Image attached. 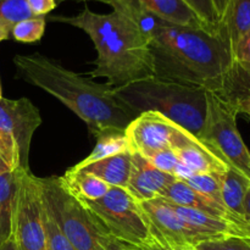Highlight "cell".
I'll return each instance as SVG.
<instances>
[{"label": "cell", "mask_w": 250, "mask_h": 250, "mask_svg": "<svg viewBox=\"0 0 250 250\" xmlns=\"http://www.w3.org/2000/svg\"><path fill=\"white\" fill-rule=\"evenodd\" d=\"M107 4L138 24L153 58L154 76L229 98L237 72L232 49L221 33L168 23L138 0H92Z\"/></svg>", "instance_id": "6da1fadb"}, {"label": "cell", "mask_w": 250, "mask_h": 250, "mask_svg": "<svg viewBox=\"0 0 250 250\" xmlns=\"http://www.w3.org/2000/svg\"><path fill=\"white\" fill-rule=\"evenodd\" d=\"M14 63L17 77L60 100L87 125L94 137L109 128L126 131L136 119L106 83H95L43 54L16 55Z\"/></svg>", "instance_id": "7a4b0ae2"}, {"label": "cell", "mask_w": 250, "mask_h": 250, "mask_svg": "<svg viewBox=\"0 0 250 250\" xmlns=\"http://www.w3.org/2000/svg\"><path fill=\"white\" fill-rule=\"evenodd\" d=\"M51 22H61L82 29L97 50L92 78H106L111 88L132 81L154 76L153 58L149 44L138 24L127 15L112 10L97 14L85 6L76 16H49Z\"/></svg>", "instance_id": "3957f363"}, {"label": "cell", "mask_w": 250, "mask_h": 250, "mask_svg": "<svg viewBox=\"0 0 250 250\" xmlns=\"http://www.w3.org/2000/svg\"><path fill=\"white\" fill-rule=\"evenodd\" d=\"M114 95L134 116L154 111L164 115L194 137L207 115V90L150 76L112 88Z\"/></svg>", "instance_id": "277c9868"}, {"label": "cell", "mask_w": 250, "mask_h": 250, "mask_svg": "<svg viewBox=\"0 0 250 250\" xmlns=\"http://www.w3.org/2000/svg\"><path fill=\"white\" fill-rule=\"evenodd\" d=\"M43 204L76 250H106L110 237L82 202L63 188L60 177L39 178Z\"/></svg>", "instance_id": "5b68a950"}, {"label": "cell", "mask_w": 250, "mask_h": 250, "mask_svg": "<svg viewBox=\"0 0 250 250\" xmlns=\"http://www.w3.org/2000/svg\"><path fill=\"white\" fill-rule=\"evenodd\" d=\"M238 114L234 103L207 90V115L198 139L229 167L250 181V150L237 128Z\"/></svg>", "instance_id": "8992f818"}, {"label": "cell", "mask_w": 250, "mask_h": 250, "mask_svg": "<svg viewBox=\"0 0 250 250\" xmlns=\"http://www.w3.org/2000/svg\"><path fill=\"white\" fill-rule=\"evenodd\" d=\"M82 203L110 238L134 248L153 241L141 204L125 188L111 187L100 199Z\"/></svg>", "instance_id": "52a82bcc"}, {"label": "cell", "mask_w": 250, "mask_h": 250, "mask_svg": "<svg viewBox=\"0 0 250 250\" xmlns=\"http://www.w3.org/2000/svg\"><path fill=\"white\" fill-rule=\"evenodd\" d=\"M41 124L38 107L27 98L0 100V146L14 171L29 170L32 137Z\"/></svg>", "instance_id": "ba28073f"}, {"label": "cell", "mask_w": 250, "mask_h": 250, "mask_svg": "<svg viewBox=\"0 0 250 250\" xmlns=\"http://www.w3.org/2000/svg\"><path fill=\"white\" fill-rule=\"evenodd\" d=\"M38 180L31 170H16L12 237L19 250H48Z\"/></svg>", "instance_id": "9c48e42d"}, {"label": "cell", "mask_w": 250, "mask_h": 250, "mask_svg": "<svg viewBox=\"0 0 250 250\" xmlns=\"http://www.w3.org/2000/svg\"><path fill=\"white\" fill-rule=\"evenodd\" d=\"M125 133L131 153L139 154L143 158L164 149L175 150L193 137L170 119L154 111L138 115L127 126Z\"/></svg>", "instance_id": "30bf717a"}, {"label": "cell", "mask_w": 250, "mask_h": 250, "mask_svg": "<svg viewBox=\"0 0 250 250\" xmlns=\"http://www.w3.org/2000/svg\"><path fill=\"white\" fill-rule=\"evenodd\" d=\"M151 238L167 248L195 249L199 244L197 236L183 224L175 209L164 198L142 202Z\"/></svg>", "instance_id": "8fae6325"}, {"label": "cell", "mask_w": 250, "mask_h": 250, "mask_svg": "<svg viewBox=\"0 0 250 250\" xmlns=\"http://www.w3.org/2000/svg\"><path fill=\"white\" fill-rule=\"evenodd\" d=\"M173 181H176L173 176L156 168L139 154L131 153V171L126 190L137 202L161 197Z\"/></svg>", "instance_id": "7c38bea8"}, {"label": "cell", "mask_w": 250, "mask_h": 250, "mask_svg": "<svg viewBox=\"0 0 250 250\" xmlns=\"http://www.w3.org/2000/svg\"><path fill=\"white\" fill-rule=\"evenodd\" d=\"M161 198H164V199L167 200L168 203L173 205L188 208V209H194L198 210V211L205 212V214L212 215V216L222 217V219L231 220V221L239 222V224L248 225L246 221L232 214L226 207L194 190L183 181H173L166 188Z\"/></svg>", "instance_id": "4fadbf2b"}, {"label": "cell", "mask_w": 250, "mask_h": 250, "mask_svg": "<svg viewBox=\"0 0 250 250\" xmlns=\"http://www.w3.org/2000/svg\"><path fill=\"white\" fill-rule=\"evenodd\" d=\"M180 163L193 175L198 173H224L229 166L205 146L197 137H190L186 143L175 149Z\"/></svg>", "instance_id": "5bb4252c"}, {"label": "cell", "mask_w": 250, "mask_h": 250, "mask_svg": "<svg viewBox=\"0 0 250 250\" xmlns=\"http://www.w3.org/2000/svg\"><path fill=\"white\" fill-rule=\"evenodd\" d=\"M138 1L146 11L168 23L209 31L198 15L186 4L185 0H138Z\"/></svg>", "instance_id": "9a60e30c"}, {"label": "cell", "mask_w": 250, "mask_h": 250, "mask_svg": "<svg viewBox=\"0 0 250 250\" xmlns=\"http://www.w3.org/2000/svg\"><path fill=\"white\" fill-rule=\"evenodd\" d=\"M76 171H84L104 181L111 187L126 189L131 171V151L95 161Z\"/></svg>", "instance_id": "2e32d148"}, {"label": "cell", "mask_w": 250, "mask_h": 250, "mask_svg": "<svg viewBox=\"0 0 250 250\" xmlns=\"http://www.w3.org/2000/svg\"><path fill=\"white\" fill-rule=\"evenodd\" d=\"M250 31V0H229L220 21V32L227 39L233 54L242 37Z\"/></svg>", "instance_id": "e0dca14e"}, {"label": "cell", "mask_w": 250, "mask_h": 250, "mask_svg": "<svg viewBox=\"0 0 250 250\" xmlns=\"http://www.w3.org/2000/svg\"><path fill=\"white\" fill-rule=\"evenodd\" d=\"M63 188L80 202L97 200L104 197L111 186L84 171L68 168L60 177Z\"/></svg>", "instance_id": "ac0fdd59"}, {"label": "cell", "mask_w": 250, "mask_h": 250, "mask_svg": "<svg viewBox=\"0 0 250 250\" xmlns=\"http://www.w3.org/2000/svg\"><path fill=\"white\" fill-rule=\"evenodd\" d=\"M95 138H97V144H95L92 153L87 158L83 159L82 161L72 166L71 167L72 170H80V168L84 167V166L89 165V164L95 163V161L131 151L129 150V144L126 133H125V131H121V129H104L100 133H98Z\"/></svg>", "instance_id": "d6986e66"}, {"label": "cell", "mask_w": 250, "mask_h": 250, "mask_svg": "<svg viewBox=\"0 0 250 250\" xmlns=\"http://www.w3.org/2000/svg\"><path fill=\"white\" fill-rule=\"evenodd\" d=\"M250 186V181L244 177L238 171L232 167L227 168L221 176V197L224 205L232 212L246 221L244 219V199L247 190ZM247 222V221H246Z\"/></svg>", "instance_id": "ffe728a7"}, {"label": "cell", "mask_w": 250, "mask_h": 250, "mask_svg": "<svg viewBox=\"0 0 250 250\" xmlns=\"http://www.w3.org/2000/svg\"><path fill=\"white\" fill-rule=\"evenodd\" d=\"M16 171L0 173V246L12 236Z\"/></svg>", "instance_id": "44dd1931"}, {"label": "cell", "mask_w": 250, "mask_h": 250, "mask_svg": "<svg viewBox=\"0 0 250 250\" xmlns=\"http://www.w3.org/2000/svg\"><path fill=\"white\" fill-rule=\"evenodd\" d=\"M46 26V16H33L22 20L14 24L11 28V37L21 43H36L44 36Z\"/></svg>", "instance_id": "7402d4cb"}, {"label": "cell", "mask_w": 250, "mask_h": 250, "mask_svg": "<svg viewBox=\"0 0 250 250\" xmlns=\"http://www.w3.org/2000/svg\"><path fill=\"white\" fill-rule=\"evenodd\" d=\"M221 176L222 173H198L190 176L183 182L205 197L224 205L221 197Z\"/></svg>", "instance_id": "603a6c76"}, {"label": "cell", "mask_w": 250, "mask_h": 250, "mask_svg": "<svg viewBox=\"0 0 250 250\" xmlns=\"http://www.w3.org/2000/svg\"><path fill=\"white\" fill-rule=\"evenodd\" d=\"M31 17H33V14L27 0H0V23L12 28L17 22Z\"/></svg>", "instance_id": "cb8c5ba5"}, {"label": "cell", "mask_w": 250, "mask_h": 250, "mask_svg": "<svg viewBox=\"0 0 250 250\" xmlns=\"http://www.w3.org/2000/svg\"><path fill=\"white\" fill-rule=\"evenodd\" d=\"M186 4L198 15L208 29L214 33L220 32V20L215 10L212 0H185Z\"/></svg>", "instance_id": "d4e9b609"}, {"label": "cell", "mask_w": 250, "mask_h": 250, "mask_svg": "<svg viewBox=\"0 0 250 250\" xmlns=\"http://www.w3.org/2000/svg\"><path fill=\"white\" fill-rule=\"evenodd\" d=\"M44 226L46 232V242H48V250H76L67 238L63 236L62 232L55 224L53 217L44 207Z\"/></svg>", "instance_id": "484cf974"}, {"label": "cell", "mask_w": 250, "mask_h": 250, "mask_svg": "<svg viewBox=\"0 0 250 250\" xmlns=\"http://www.w3.org/2000/svg\"><path fill=\"white\" fill-rule=\"evenodd\" d=\"M146 159L156 168L173 176V177H175V172L180 165V159L173 149H164V150L156 151Z\"/></svg>", "instance_id": "4316f807"}, {"label": "cell", "mask_w": 250, "mask_h": 250, "mask_svg": "<svg viewBox=\"0 0 250 250\" xmlns=\"http://www.w3.org/2000/svg\"><path fill=\"white\" fill-rule=\"evenodd\" d=\"M197 250H250V239L239 237L211 239L198 244Z\"/></svg>", "instance_id": "83f0119b"}, {"label": "cell", "mask_w": 250, "mask_h": 250, "mask_svg": "<svg viewBox=\"0 0 250 250\" xmlns=\"http://www.w3.org/2000/svg\"><path fill=\"white\" fill-rule=\"evenodd\" d=\"M233 58L237 65L246 71H250V31L244 34L236 45Z\"/></svg>", "instance_id": "f1b7e54d"}, {"label": "cell", "mask_w": 250, "mask_h": 250, "mask_svg": "<svg viewBox=\"0 0 250 250\" xmlns=\"http://www.w3.org/2000/svg\"><path fill=\"white\" fill-rule=\"evenodd\" d=\"M27 4L33 16L37 17L46 16L58 6L56 0H27Z\"/></svg>", "instance_id": "f546056e"}, {"label": "cell", "mask_w": 250, "mask_h": 250, "mask_svg": "<svg viewBox=\"0 0 250 250\" xmlns=\"http://www.w3.org/2000/svg\"><path fill=\"white\" fill-rule=\"evenodd\" d=\"M134 248V247H133ZM136 250H197V249H175V248H167V247H164L161 244L156 243L155 241L149 242L146 246H142L139 248H134Z\"/></svg>", "instance_id": "4dcf8cb0"}, {"label": "cell", "mask_w": 250, "mask_h": 250, "mask_svg": "<svg viewBox=\"0 0 250 250\" xmlns=\"http://www.w3.org/2000/svg\"><path fill=\"white\" fill-rule=\"evenodd\" d=\"M238 110H239V112H244V114H247L250 117V83H249V88H248V92H247L246 97H244L243 100H242V102L238 104Z\"/></svg>", "instance_id": "1f68e13d"}, {"label": "cell", "mask_w": 250, "mask_h": 250, "mask_svg": "<svg viewBox=\"0 0 250 250\" xmlns=\"http://www.w3.org/2000/svg\"><path fill=\"white\" fill-rule=\"evenodd\" d=\"M229 0H212V2H214L215 10H216V14H217V16H219L220 21H221L222 16H224L225 11H226L227 5H229Z\"/></svg>", "instance_id": "d6a6232c"}, {"label": "cell", "mask_w": 250, "mask_h": 250, "mask_svg": "<svg viewBox=\"0 0 250 250\" xmlns=\"http://www.w3.org/2000/svg\"><path fill=\"white\" fill-rule=\"evenodd\" d=\"M106 250H136L133 247L128 246V244L121 243L119 241H115V239H110L109 244H107Z\"/></svg>", "instance_id": "836d02e7"}, {"label": "cell", "mask_w": 250, "mask_h": 250, "mask_svg": "<svg viewBox=\"0 0 250 250\" xmlns=\"http://www.w3.org/2000/svg\"><path fill=\"white\" fill-rule=\"evenodd\" d=\"M244 219L250 226V186L247 190L246 199H244Z\"/></svg>", "instance_id": "e575fe53"}, {"label": "cell", "mask_w": 250, "mask_h": 250, "mask_svg": "<svg viewBox=\"0 0 250 250\" xmlns=\"http://www.w3.org/2000/svg\"><path fill=\"white\" fill-rule=\"evenodd\" d=\"M9 171H14L11 167H10L9 163H7L6 158L4 155V151H2L1 146H0V173L9 172Z\"/></svg>", "instance_id": "d590c367"}, {"label": "cell", "mask_w": 250, "mask_h": 250, "mask_svg": "<svg viewBox=\"0 0 250 250\" xmlns=\"http://www.w3.org/2000/svg\"><path fill=\"white\" fill-rule=\"evenodd\" d=\"M11 37V28L7 27L6 24L0 23V43Z\"/></svg>", "instance_id": "8d00e7d4"}, {"label": "cell", "mask_w": 250, "mask_h": 250, "mask_svg": "<svg viewBox=\"0 0 250 250\" xmlns=\"http://www.w3.org/2000/svg\"><path fill=\"white\" fill-rule=\"evenodd\" d=\"M0 250H19L14 237L11 236L6 242H5V243H2L1 246H0Z\"/></svg>", "instance_id": "74e56055"}, {"label": "cell", "mask_w": 250, "mask_h": 250, "mask_svg": "<svg viewBox=\"0 0 250 250\" xmlns=\"http://www.w3.org/2000/svg\"><path fill=\"white\" fill-rule=\"evenodd\" d=\"M2 98H4V97H2V93H1V84H0V100H1Z\"/></svg>", "instance_id": "f35d334b"}, {"label": "cell", "mask_w": 250, "mask_h": 250, "mask_svg": "<svg viewBox=\"0 0 250 250\" xmlns=\"http://www.w3.org/2000/svg\"><path fill=\"white\" fill-rule=\"evenodd\" d=\"M77 1H88V0H77Z\"/></svg>", "instance_id": "ab89813d"}, {"label": "cell", "mask_w": 250, "mask_h": 250, "mask_svg": "<svg viewBox=\"0 0 250 250\" xmlns=\"http://www.w3.org/2000/svg\"><path fill=\"white\" fill-rule=\"evenodd\" d=\"M244 71H246V70H244ZM247 72H248V75H249V77H250V71H247Z\"/></svg>", "instance_id": "60d3db41"}, {"label": "cell", "mask_w": 250, "mask_h": 250, "mask_svg": "<svg viewBox=\"0 0 250 250\" xmlns=\"http://www.w3.org/2000/svg\"><path fill=\"white\" fill-rule=\"evenodd\" d=\"M76 1H77V0H76Z\"/></svg>", "instance_id": "b9f144b4"}]
</instances>
